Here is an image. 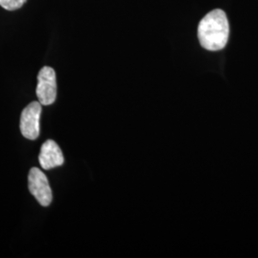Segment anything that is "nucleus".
I'll use <instances>...</instances> for the list:
<instances>
[{
	"instance_id": "3",
	"label": "nucleus",
	"mask_w": 258,
	"mask_h": 258,
	"mask_svg": "<svg viewBox=\"0 0 258 258\" xmlns=\"http://www.w3.org/2000/svg\"><path fill=\"white\" fill-rule=\"evenodd\" d=\"M28 181L30 192L41 206L48 207L52 202L53 194L45 174L37 167H33L29 172Z\"/></svg>"
},
{
	"instance_id": "4",
	"label": "nucleus",
	"mask_w": 258,
	"mask_h": 258,
	"mask_svg": "<svg viewBox=\"0 0 258 258\" xmlns=\"http://www.w3.org/2000/svg\"><path fill=\"white\" fill-rule=\"evenodd\" d=\"M41 103L31 102L23 109L20 117V131L28 140H36L39 136V119Z\"/></svg>"
},
{
	"instance_id": "5",
	"label": "nucleus",
	"mask_w": 258,
	"mask_h": 258,
	"mask_svg": "<svg viewBox=\"0 0 258 258\" xmlns=\"http://www.w3.org/2000/svg\"><path fill=\"white\" fill-rule=\"evenodd\" d=\"M64 163V157L57 144L53 140L45 142L39 153V164L45 170L52 169L56 166H60Z\"/></svg>"
},
{
	"instance_id": "1",
	"label": "nucleus",
	"mask_w": 258,
	"mask_h": 258,
	"mask_svg": "<svg viewBox=\"0 0 258 258\" xmlns=\"http://www.w3.org/2000/svg\"><path fill=\"white\" fill-rule=\"evenodd\" d=\"M230 25L226 13L215 9L204 17L198 25V38L203 48L209 51H219L228 43Z\"/></svg>"
},
{
	"instance_id": "2",
	"label": "nucleus",
	"mask_w": 258,
	"mask_h": 258,
	"mask_svg": "<svg viewBox=\"0 0 258 258\" xmlns=\"http://www.w3.org/2000/svg\"><path fill=\"white\" fill-rule=\"evenodd\" d=\"M37 96L42 105L54 103L56 98V78L55 70L49 66L41 68L37 76Z\"/></svg>"
},
{
	"instance_id": "6",
	"label": "nucleus",
	"mask_w": 258,
	"mask_h": 258,
	"mask_svg": "<svg viewBox=\"0 0 258 258\" xmlns=\"http://www.w3.org/2000/svg\"><path fill=\"white\" fill-rule=\"evenodd\" d=\"M27 0H0V6L7 11H16L21 8Z\"/></svg>"
}]
</instances>
